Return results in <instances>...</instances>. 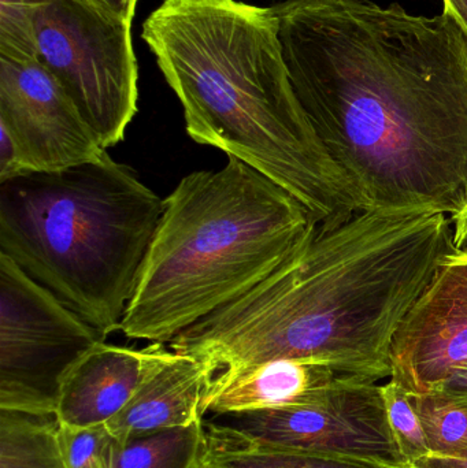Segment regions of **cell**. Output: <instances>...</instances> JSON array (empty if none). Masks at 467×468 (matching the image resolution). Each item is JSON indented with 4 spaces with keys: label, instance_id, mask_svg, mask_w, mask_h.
<instances>
[{
    "label": "cell",
    "instance_id": "1",
    "mask_svg": "<svg viewBox=\"0 0 467 468\" xmlns=\"http://www.w3.org/2000/svg\"><path fill=\"white\" fill-rule=\"evenodd\" d=\"M271 10L296 96L365 210L460 213L467 35L457 21L369 0H284Z\"/></svg>",
    "mask_w": 467,
    "mask_h": 468
},
{
    "label": "cell",
    "instance_id": "2",
    "mask_svg": "<svg viewBox=\"0 0 467 468\" xmlns=\"http://www.w3.org/2000/svg\"><path fill=\"white\" fill-rule=\"evenodd\" d=\"M457 252L433 208H372L313 236L251 291L173 338L214 374L276 359L391 378V346L441 261Z\"/></svg>",
    "mask_w": 467,
    "mask_h": 468
},
{
    "label": "cell",
    "instance_id": "3",
    "mask_svg": "<svg viewBox=\"0 0 467 468\" xmlns=\"http://www.w3.org/2000/svg\"><path fill=\"white\" fill-rule=\"evenodd\" d=\"M142 38L180 101L188 136L290 192L334 229L365 210L302 107L271 7L240 0H165Z\"/></svg>",
    "mask_w": 467,
    "mask_h": 468
},
{
    "label": "cell",
    "instance_id": "4",
    "mask_svg": "<svg viewBox=\"0 0 467 468\" xmlns=\"http://www.w3.org/2000/svg\"><path fill=\"white\" fill-rule=\"evenodd\" d=\"M317 228L290 192L239 159L186 176L164 200L121 332L170 343L262 282Z\"/></svg>",
    "mask_w": 467,
    "mask_h": 468
},
{
    "label": "cell",
    "instance_id": "5",
    "mask_svg": "<svg viewBox=\"0 0 467 468\" xmlns=\"http://www.w3.org/2000/svg\"><path fill=\"white\" fill-rule=\"evenodd\" d=\"M164 200L101 159L0 183V253L104 337L121 330Z\"/></svg>",
    "mask_w": 467,
    "mask_h": 468
},
{
    "label": "cell",
    "instance_id": "6",
    "mask_svg": "<svg viewBox=\"0 0 467 468\" xmlns=\"http://www.w3.org/2000/svg\"><path fill=\"white\" fill-rule=\"evenodd\" d=\"M37 59L51 71L104 150L122 142L139 101L132 22L82 0H54L35 16Z\"/></svg>",
    "mask_w": 467,
    "mask_h": 468
},
{
    "label": "cell",
    "instance_id": "7",
    "mask_svg": "<svg viewBox=\"0 0 467 468\" xmlns=\"http://www.w3.org/2000/svg\"><path fill=\"white\" fill-rule=\"evenodd\" d=\"M104 341L0 253V409L57 414L63 382Z\"/></svg>",
    "mask_w": 467,
    "mask_h": 468
},
{
    "label": "cell",
    "instance_id": "8",
    "mask_svg": "<svg viewBox=\"0 0 467 468\" xmlns=\"http://www.w3.org/2000/svg\"><path fill=\"white\" fill-rule=\"evenodd\" d=\"M203 423L211 436L254 447L408 466L389 426L381 385L365 379L339 385L309 406L207 415Z\"/></svg>",
    "mask_w": 467,
    "mask_h": 468
},
{
    "label": "cell",
    "instance_id": "9",
    "mask_svg": "<svg viewBox=\"0 0 467 468\" xmlns=\"http://www.w3.org/2000/svg\"><path fill=\"white\" fill-rule=\"evenodd\" d=\"M106 153L37 58L0 55V183L95 162Z\"/></svg>",
    "mask_w": 467,
    "mask_h": 468
},
{
    "label": "cell",
    "instance_id": "10",
    "mask_svg": "<svg viewBox=\"0 0 467 468\" xmlns=\"http://www.w3.org/2000/svg\"><path fill=\"white\" fill-rule=\"evenodd\" d=\"M467 365V255L447 256L391 346V379L410 395L432 393Z\"/></svg>",
    "mask_w": 467,
    "mask_h": 468
},
{
    "label": "cell",
    "instance_id": "11",
    "mask_svg": "<svg viewBox=\"0 0 467 468\" xmlns=\"http://www.w3.org/2000/svg\"><path fill=\"white\" fill-rule=\"evenodd\" d=\"M175 355L162 343L143 349L106 341L99 344L63 382L58 420L74 428L106 425L129 403L140 385Z\"/></svg>",
    "mask_w": 467,
    "mask_h": 468
},
{
    "label": "cell",
    "instance_id": "12",
    "mask_svg": "<svg viewBox=\"0 0 467 468\" xmlns=\"http://www.w3.org/2000/svg\"><path fill=\"white\" fill-rule=\"evenodd\" d=\"M354 379L362 378L342 376L325 363L310 360L276 359L222 370L206 390L203 418L309 406L323 400L334 388Z\"/></svg>",
    "mask_w": 467,
    "mask_h": 468
},
{
    "label": "cell",
    "instance_id": "13",
    "mask_svg": "<svg viewBox=\"0 0 467 468\" xmlns=\"http://www.w3.org/2000/svg\"><path fill=\"white\" fill-rule=\"evenodd\" d=\"M214 373L202 360L175 354L151 374L129 403L106 423L118 440L202 422V403Z\"/></svg>",
    "mask_w": 467,
    "mask_h": 468
},
{
    "label": "cell",
    "instance_id": "14",
    "mask_svg": "<svg viewBox=\"0 0 467 468\" xmlns=\"http://www.w3.org/2000/svg\"><path fill=\"white\" fill-rule=\"evenodd\" d=\"M0 468H68L57 414L0 409Z\"/></svg>",
    "mask_w": 467,
    "mask_h": 468
},
{
    "label": "cell",
    "instance_id": "15",
    "mask_svg": "<svg viewBox=\"0 0 467 468\" xmlns=\"http://www.w3.org/2000/svg\"><path fill=\"white\" fill-rule=\"evenodd\" d=\"M208 451L205 423L118 440L114 468H200Z\"/></svg>",
    "mask_w": 467,
    "mask_h": 468
},
{
    "label": "cell",
    "instance_id": "16",
    "mask_svg": "<svg viewBox=\"0 0 467 468\" xmlns=\"http://www.w3.org/2000/svg\"><path fill=\"white\" fill-rule=\"evenodd\" d=\"M207 434L205 464L214 468H409L331 453L271 450Z\"/></svg>",
    "mask_w": 467,
    "mask_h": 468
},
{
    "label": "cell",
    "instance_id": "17",
    "mask_svg": "<svg viewBox=\"0 0 467 468\" xmlns=\"http://www.w3.org/2000/svg\"><path fill=\"white\" fill-rule=\"evenodd\" d=\"M413 401L424 425L430 452L467 455V409L433 395L413 396Z\"/></svg>",
    "mask_w": 467,
    "mask_h": 468
},
{
    "label": "cell",
    "instance_id": "18",
    "mask_svg": "<svg viewBox=\"0 0 467 468\" xmlns=\"http://www.w3.org/2000/svg\"><path fill=\"white\" fill-rule=\"evenodd\" d=\"M381 393L392 434L406 463L414 464L430 455V442L414 406L413 396L391 378L387 384L381 385Z\"/></svg>",
    "mask_w": 467,
    "mask_h": 468
},
{
    "label": "cell",
    "instance_id": "19",
    "mask_svg": "<svg viewBox=\"0 0 467 468\" xmlns=\"http://www.w3.org/2000/svg\"><path fill=\"white\" fill-rule=\"evenodd\" d=\"M54 0H0V55L37 58L35 16Z\"/></svg>",
    "mask_w": 467,
    "mask_h": 468
},
{
    "label": "cell",
    "instance_id": "20",
    "mask_svg": "<svg viewBox=\"0 0 467 468\" xmlns=\"http://www.w3.org/2000/svg\"><path fill=\"white\" fill-rule=\"evenodd\" d=\"M62 445L68 468H114L118 439L106 425L74 428L62 425Z\"/></svg>",
    "mask_w": 467,
    "mask_h": 468
},
{
    "label": "cell",
    "instance_id": "21",
    "mask_svg": "<svg viewBox=\"0 0 467 468\" xmlns=\"http://www.w3.org/2000/svg\"><path fill=\"white\" fill-rule=\"evenodd\" d=\"M430 395L436 396L447 403L467 409V365L457 368Z\"/></svg>",
    "mask_w": 467,
    "mask_h": 468
},
{
    "label": "cell",
    "instance_id": "22",
    "mask_svg": "<svg viewBox=\"0 0 467 468\" xmlns=\"http://www.w3.org/2000/svg\"><path fill=\"white\" fill-rule=\"evenodd\" d=\"M82 2L88 3L104 13L133 22L139 0H82Z\"/></svg>",
    "mask_w": 467,
    "mask_h": 468
},
{
    "label": "cell",
    "instance_id": "23",
    "mask_svg": "<svg viewBox=\"0 0 467 468\" xmlns=\"http://www.w3.org/2000/svg\"><path fill=\"white\" fill-rule=\"evenodd\" d=\"M419 468H467L466 456H446L430 452L413 464Z\"/></svg>",
    "mask_w": 467,
    "mask_h": 468
},
{
    "label": "cell",
    "instance_id": "24",
    "mask_svg": "<svg viewBox=\"0 0 467 468\" xmlns=\"http://www.w3.org/2000/svg\"><path fill=\"white\" fill-rule=\"evenodd\" d=\"M450 219L452 224V244L455 250L467 255V205Z\"/></svg>",
    "mask_w": 467,
    "mask_h": 468
},
{
    "label": "cell",
    "instance_id": "25",
    "mask_svg": "<svg viewBox=\"0 0 467 468\" xmlns=\"http://www.w3.org/2000/svg\"><path fill=\"white\" fill-rule=\"evenodd\" d=\"M444 14L451 16L467 35V0H443Z\"/></svg>",
    "mask_w": 467,
    "mask_h": 468
},
{
    "label": "cell",
    "instance_id": "26",
    "mask_svg": "<svg viewBox=\"0 0 467 468\" xmlns=\"http://www.w3.org/2000/svg\"><path fill=\"white\" fill-rule=\"evenodd\" d=\"M200 468H214V467H210V466H207V464L203 463V466Z\"/></svg>",
    "mask_w": 467,
    "mask_h": 468
},
{
    "label": "cell",
    "instance_id": "27",
    "mask_svg": "<svg viewBox=\"0 0 467 468\" xmlns=\"http://www.w3.org/2000/svg\"><path fill=\"white\" fill-rule=\"evenodd\" d=\"M409 468H419V467L413 466V464H409Z\"/></svg>",
    "mask_w": 467,
    "mask_h": 468
},
{
    "label": "cell",
    "instance_id": "28",
    "mask_svg": "<svg viewBox=\"0 0 467 468\" xmlns=\"http://www.w3.org/2000/svg\"><path fill=\"white\" fill-rule=\"evenodd\" d=\"M466 456V455H465Z\"/></svg>",
    "mask_w": 467,
    "mask_h": 468
}]
</instances>
